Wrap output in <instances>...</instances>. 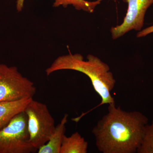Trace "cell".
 I'll return each mask as SVG.
<instances>
[{"label":"cell","mask_w":153,"mask_h":153,"mask_svg":"<svg viewBox=\"0 0 153 153\" xmlns=\"http://www.w3.org/2000/svg\"><path fill=\"white\" fill-rule=\"evenodd\" d=\"M38 150L29 141L27 117L19 113L0 130V153H35Z\"/></svg>","instance_id":"obj_4"},{"label":"cell","mask_w":153,"mask_h":153,"mask_svg":"<svg viewBox=\"0 0 153 153\" xmlns=\"http://www.w3.org/2000/svg\"><path fill=\"white\" fill-rule=\"evenodd\" d=\"M137 153H153V120L145 126L141 144Z\"/></svg>","instance_id":"obj_11"},{"label":"cell","mask_w":153,"mask_h":153,"mask_svg":"<svg viewBox=\"0 0 153 153\" xmlns=\"http://www.w3.org/2000/svg\"><path fill=\"white\" fill-rule=\"evenodd\" d=\"M33 98L0 102V130L5 127L15 116L24 111Z\"/></svg>","instance_id":"obj_7"},{"label":"cell","mask_w":153,"mask_h":153,"mask_svg":"<svg viewBox=\"0 0 153 153\" xmlns=\"http://www.w3.org/2000/svg\"><path fill=\"white\" fill-rule=\"evenodd\" d=\"M24 111L27 117L29 141L38 150L52 136L56 127L55 120L46 104L33 98Z\"/></svg>","instance_id":"obj_3"},{"label":"cell","mask_w":153,"mask_h":153,"mask_svg":"<svg viewBox=\"0 0 153 153\" xmlns=\"http://www.w3.org/2000/svg\"><path fill=\"white\" fill-rule=\"evenodd\" d=\"M84 60L81 54L61 55L55 59L46 69L47 76L55 71L71 70L79 71L88 76L96 92L101 97L100 105L115 103L111 92L114 88L116 80L109 66L99 58L88 55Z\"/></svg>","instance_id":"obj_2"},{"label":"cell","mask_w":153,"mask_h":153,"mask_svg":"<svg viewBox=\"0 0 153 153\" xmlns=\"http://www.w3.org/2000/svg\"><path fill=\"white\" fill-rule=\"evenodd\" d=\"M68 114H64L60 123L55 127V131L49 141L38 149V153H60L63 137L65 136Z\"/></svg>","instance_id":"obj_8"},{"label":"cell","mask_w":153,"mask_h":153,"mask_svg":"<svg viewBox=\"0 0 153 153\" xmlns=\"http://www.w3.org/2000/svg\"><path fill=\"white\" fill-rule=\"evenodd\" d=\"M148 117L138 111H126L115 103L92 130L97 149L102 153H137Z\"/></svg>","instance_id":"obj_1"},{"label":"cell","mask_w":153,"mask_h":153,"mask_svg":"<svg viewBox=\"0 0 153 153\" xmlns=\"http://www.w3.org/2000/svg\"><path fill=\"white\" fill-rule=\"evenodd\" d=\"M88 143L78 132L64 137L60 153H86Z\"/></svg>","instance_id":"obj_9"},{"label":"cell","mask_w":153,"mask_h":153,"mask_svg":"<svg viewBox=\"0 0 153 153\" xmlns=\"http://www.w3.org/2000/svg\"><path fill=\"white\" fill-rule=\"evenodd\" d=\"M36 92L34 82L16 66L0 64V102L33 98Z\"/></svg>","instance_id":"obj_5"},{"label":"cell","mask_w":153,"mask_h":153,"mask_svg":"<svg viewBox=\"0 0 153 153\" xmlns=\"http://www.w3.org/2000/svg\"><path fill=\"white\" fill-rule=\"evenodd\" d=\"M25 0H17L16 8L18 12H22L24 7Z\"/></svg>","instance_id":"obj_13"},{"label":"cell","mask_w":153,"mask_h":153,"mask_svg":"<svg viewBox=\"0 0 153 153\" xmlns=\"http://www.w3.org/2000/svg\"><path fill=\"white\" fill-rule=\"evenodd\" d=\"M123 1L128 3L127 11L123 23L111 29L114 40L120 38L132 30L140 31L143 27L146 11L153 4V0Z\"/></svg>","instance_id":"obj_6"},{"label":"cell","mask_w":153,"mask_h":153,"mask_svg":"<svg viewBox=\"0 0 153 153\" xmlns=\"http://www.w3.org/2000/svg\"><path fill=\"white\" fill-rule=\"evenodd\" d=\"M102 0L95 1L86 0H54L53 7H58L62 6L64 8L68 5H72L77 10H82L87 13H93L97 6L101 3Z\"/></svg>","instance_id":"obj_10"},{"label":"cell","mask_w":153,"mask_h":153,"mask_svg":"<svg viewBox=\"0 0 153 153\" xmlns=\"http://www.w3.org/2000/svg\"><path fill=\"white\" fill-rule=\"evenodd\" d=\"M153 33V25L142 30H140L137 34V38H142L148 36L149 34Z\"/></svg>","instance_id":"obj_12"}]
</instances>
